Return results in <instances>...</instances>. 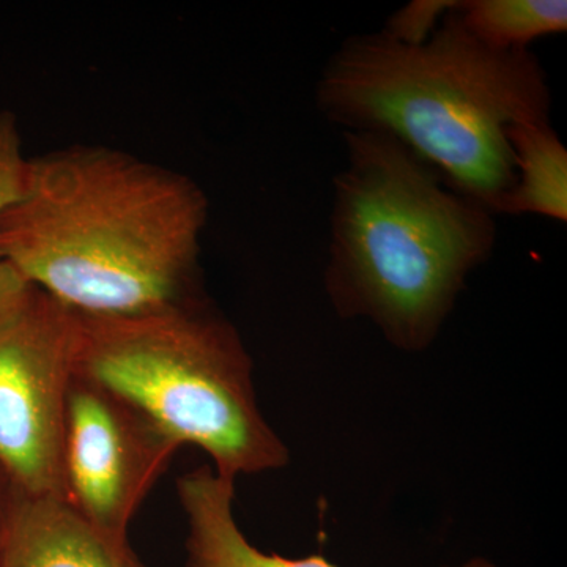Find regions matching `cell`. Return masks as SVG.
<instances>
[{"instance_id":"cell-7","label":"cell","mask_w":567,"mask_h":567,"mask_svg":"<svg viewBox=\"0 0 567 567\" xmlns=\"http://www.w3.org/2000/svg\"><path fill=\"white\" fill-rule=\"evenodd\" d=\"M0 567H148L128 537L112 535L61 496L11 492L0 525Z\"/></svg>"},{"instance_id":"cell-10","label":"cell","mask_w":567,"mask_h":567,"mask_svg":"<svg viewBox=\"0 0 567 567\" xmlns=\"http://www.w3.org/2000/svg\"><path fill=\"white\" fill-rule=\"evenodd\" d=\"M456 13L470 35L495 51L528 50L540 37L567 31L565 0H466Z\"/></svg>"},{"instance_id":"cell-6","label":"cell","mask_w":567,"mask_h":567,"mask_svg":"<svg viewBox=\"0 0 567 567\" xmlns=\"http://www.w3.org/2000/svg\"><path fill=\"white\" fill-rule=\"evenodd\" d=\"M178 447L121 395L74 374L63 435L65 496L93 525L128 537L133 517Z\"/></svg>"},{"instance_id":"cell-12","label":"cell","mask_w":567,"mask_h":567,"mask_svg":"<svg viewBox=\"0 0 567 567\" xmlns=\"http://www.w3.org/2000/svg\"><path fill=\"white\" fill-rule=\"evenodd\" d=\"M456 3L457 0H415L395 11L382 32L390 39L417 47L434 35L439 22Z\"/></svg>"},{"instance_id":"cell-13","label":"cell","mask_w":567,"mask_h":567,"mask_svg":"<svg viewBox=\"0 0 567 567\" xmlns=\"http://www.w3.org/2000/svg\"><path fill=\"white\" fill-rule=\"evenodd\" d=\"M31 286L17 268L11 267L6 260H0V311L13 303L28 287Z\"/></svg>"},{"instance_id":"cell-1","label":"cell","mask_w":567,"mask_h":567,"mask_svg":"<svg viewBox=\"0 0 567 567\" xmlns=\"http://www.w3.org/2000/svg\"><path fill=\"white\" fill-rule=\"evenodd\" d=\"M208 199L193 178L107 145L29 158L0 218V260L82 316L147 315L199 297Z\"/></svg>"},{"instance_id":"cell-4","label":"cell","mask_w":567,"mask_h":567,"mask_svg":"<svg viewBox=\"0 0 567 567\" xmlns=\"http://www.w3.org/2000/svg\"><path fill=\"white\" fill-rule=\"evenodd\" d=\"M74 374L128 401L235 480L287 464L257 406L251 358L204 298L128 317L82 316Z\"/></svg>"},{"instance_id":"cell-5","label":"cell","mask_w":567,"mask_h":567,"mask_svg":"<svg viewBox=\"0 0 567 567\" xmlns=\"http://www.w3.org/2000/svg\"><path fill=\"white\" fill-rule=\"evenodd\" d=\"M80 315L29 286L0 311V475L13 494L65 498L66 394Z\"/></svg>"},{"instance_id":"cell-3","label":"cell","mask_w":567,"mask_h":567,"mask_svg":"<svg viewBox=\"0 0 567 567\" xmlns=\"http://www.w3.org/2000/svg\"><path fill=\"white\" fill-rule=\"evenodd\" d=\"M346 144L328 292L342 315L369 317L402 349H424L494 251V215L390 134L346 132Z\"/></svg>"},{"instance_id":"cell-11","label":"cell","mask_w":567,"mask_h":567,"mask_svg":"<svg viewBox=\"0 0 567 567\" xmlns=\"http://www.w3.org/2000/svg\"><path fill=\"white\" fill-rule=\"evenodd\" d=\"M28 167L20 122L13 112L0 111V218L24 193Z\"/></svg>"},{"instance_id":"cell-2","label":"cell","mask_w":567,"mask_h":567,"mask_svg":"<svg viewBox=\"0 0 567 567\" xmlns=\"http://www.w3.org/2000/svg\"><path fill=\"white\" fill-rule=\"evenodd\" d=\"M317 103L347 132L395 137L447 186L496 215L516 185L507 132L550 122L551 95L533 52L484 47L454 7L417 47L383 32L347 40L322 71Z\"/></svg>"},{"instance_id":"cell-14","label":"cell","mask_w":567,"mask_h":567,"mask_svg":"<svg viewBox=\"0 0 567 567\" xmlns=\"http://www.w3.org/2000/svg\"><path fill=\"white\" fill-rule=\"evenodd\" d=\"M11 496V488L3 476L0 475V525H2L3 517H6L7 507H9Z\"/></svg>"},{"instance_id":"cell-9","label":"cell","mask_w":567,"mask_h":567,"mask_svg":"<svg viewBox=\"0 0 567 567\" xmlns=\"http://www.w3.org/2000/svg\"><path fill=\"white\" fill-rule=\"evenodd\" d=\"M516 164V185L502 213L539 215L567 221V151L550 122L517 123L507 132Z\"/></svg>"},{"instance_id":"cell-8","label":"cell","mask_w":567,"mask_h":567,"mask_svg":"<svg viewBox=\"0 0 567 567\" xmlns=\"http://www.w3.org/2000/svg\"><path fill=\"white\" fill-rule=\"evenodd\" d=\"M235 480L200 466L177 481L188 518L186 567H338L323 557L286 558L249 544L234 517ZM461 567H494L484 559Z\"/></svg>"}]
</instances>
